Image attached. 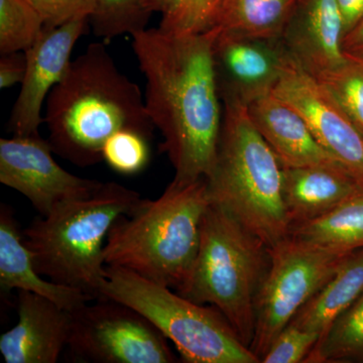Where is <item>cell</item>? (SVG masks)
<instances>
[{
  "label": "cell",
  "mask_w": 363,
  "mask_h": 363,
  "mask_svg": "<svg viewBox=\"0 0 363 363\" xmlns=\"http://www.w3.org/2000/svg\"><path fill=\"white\" fill-rule=\"evenodd\" d=\"M217 33L174 35L157 28L131 35L147 82L145 109L161 133L160 150L175 169L177 183L207 178L216 160L223 119L213 56Z\"/></svg>",
  "instance_id": "6da1fadb"
},
{
  "label": "cell",
  "mask_w": 363,
  "mask_h": 363,
  "mask_svg": "<svg viewBox=\"0 0 363 363\" xmlns=\"http://www.w3.org/2000/svg\"><path fill=\"white\" fill-rule=\"evenodd\" d=\"M44 119L54 154L81 168L104 161L105 143L116 131L152 138L156 128L140 87L119 70L102 43H92L72 60L47 98Z\"/></svg>",
  "instance_id": "7a4b0ae2"
},
{
  "label": "cell",
  "mask_w": 363,
  "mask_h": 363,
  "mask_svg": "<svg viewBox=\"0 0 363 363\" xmlns=\"http://www.w3.org/2000/svg\"><path fill=\"white\" fill-rule=\"evenodd\" d=\"M210 203L206 178L172 181L157 199H142L114 222L105 243V264L177 292L194 266Z\"/></svg>",
  "instance_id": "3957f363"
},
{
  "label": "cell",
  "mask_w": 363,
  "mask_h": 363,
  "mask_svg": "<svg viewBox=\"0 0 363 363\" xmlns=\"http://www.w3.org/2000/svg\"><path fill=\"white\" fill-rule=\"evenodd\" d=\"M222 104L216 160L206 178L210 201L271 250L290 233L283 164L253 124L247 105L234 100Z\"/></svg>",
  "instance_id": "277c9868"
},
{
  "label": "cell",
  "mask_w": 363,
  "mask_h": 363,
  "mask_svg": "<svg viewBox=\"0 0 363 363\" xmlns=\"http://www.w3.org/2000/svg\"><path fill=\"white\" fill-rule=\"evenodd\" d=\"M142 199L133 189L107 182L91 197L38 217L23 233L37 272L97 300L106 279L104 250L109 230Z\"/></svg>",
  "instance_id": "5b68a950"
},
{
  "label": "cell",
  "mask_w": 363,
  "mask_h": 363,
  "mask_svg": "<svg viewBox=\"0 0 363 363\" xmlns=\"http://www.w3.org/2000/svg\"><path fill=\"white\" fill-rule=\"evenodd\" d=\"M269 266V248L264 241L210 203L203 217L194 266L177 293L197 304L216 308L250 347L255 298Z\"/></svg>",
  "instance_id": "8992f818"
},
{
  "label": "cell",
  "mask_w": 363,
  "mask_h": 363,
  "mask_svg": "<svg viewBox=\"0 0 363 363\" xmlns=\"http://www.w3.org/2000/svg\"><path fill=\"white\" fill-rule=\"evenodd\" d=\"M105 277L99 298L140 312L174 343L183 362H260L216 308L192 302L123 267H105Z\"/></svg>",
  "instance_id": "52a82bcc"
},
{
  "label": "cell",
  "mask_w": 363,
  "mask_h": 363,
  "mask_svg": "<svg viewBox=\"0 0 363 363\" xmlns=\"http://www.w3.org/2000/svg\"><path fill=\"white\" fill-rule=\"evenodd\" d=\"M354 252L317 247L291 236L269 250V269L255 298V337L250 347L260 362L279 332Z\"/></svg>",
  "instance_id": "ba28073f"
},
{
  "label": "cell",
  "mask_w": 363,
  "mask_h": 363,
  "mask_svg": "<svg viewBox=\"0 0 363 363\" xmlns=\"http://www.w3.org/2000/svg\"><path fill=\"white\" fill-rule=\"evenodd\" d=\"M67 348L76 359L97 363H173L168 339L130 306L97 298L71 312Z\"/></svg>",
  "instance_id": "9c48e42d"
},
{
  "label": "cell",
  "mask_w": 363,
  "mask_h": 363,
  "mask_svg": "<svg viewBox=\"0 0 363 363\" xmlns=\"http://www.w3.org/2000/svg\"><path fill=\"white\" fill-rule=\"evenodd\" d=\"M52 154L49 140L40 135L0 140V182L25 196L43 217L91 197L104 185L69 173Z\"/></svg>",
  "instance_id": "30bf717a"
},
{
  "label": "cell",
  "mask_w": 363,
  "mask_h": 363,
  "mask_svg": "<svg viewBox=\"0 0 363 363\" xmlns=\"http://www.w3.org/2000/svg\"><path fill=\"white\" fill-rule=\"evenodd\" d=\"M272 93L295 109L318 143L363 182V135L316 78L291 60Z\"/></svg>",
  "instance_id": "8fae6325"
},
{
  "label": "cell",
  "mask_w": 363,
  "mask_h": 363,
  "mask_svg": "<svg viewBox=\"0 0 363 363\" xmlns=\"http://www.w3.org/2000/svg\"><path fill=\"white\" fill-rule=\"evenodd\" d=\"M88 18L68 21L56 28H45L26 52V71L9 118L13 135H40L42 116L50 92L66 75L72 52L84 32Z\"/></svg>",
  "instance_id": "7c38bea8"
},
{
  "label": "cell",
  "mask_w": 363,
  "mask_h": 363,
  "mask_svg": "<svg viewBox=\"0 0 363 363\" xmlns=\"http://www.w3.org/2000/svg\"><path fill=\"white\" fill-rule=\"evenodd\" d=\"M217 30L213 56L221 100L248 105L272 93L291 62L281 40Z\"/></svg>",
  "instance_id": "4fadbf2b"
},
{
  "label": "cell",
  "mask_w": 363,
  "mask_h": 363,
  "mask_svg": "<svg viewBox=\"0 0 363 363\" xmlns=\"http://www.w3.org/2000/svg\"><path fill=\"white\" fill-rule=\"evenodd\" d=\"M344 35L336 0H297L279 40L294 63L318 78L345 63Z\"/></svg>",
  "instance_id": "5bb4252c"
},
{
  "label": "cell",
  "mask_w": 363,
  "mask_h": 363,
  "mask_svg": "<svg viewBox=\"0 0 363 363\" xmlns=\"http://www.w3.org/2000/svg\"><path fill=\"white\" fill-rule=\"evenodd\" d=\"M18 323L0 336L7 363H56L68 345L71 312L49 298L18 291Z\"/></svg>",
  "instance_id": "9a60e30c"
},
{
  "label": "cell",
  "mask_w": 363,
  "mask_h": 363,
  "mask_svg": "<svg viewBox=\"0 0 363 363\" xmlns=\"http://www.w3.org/2000/svg\"><path fill=\"white\" fill-rule=\"evenodd\" d=\"M247 109L255 128L283 167L345 168L318 143L304 118L274 93L257 98Z\"/></svg>",
  "instance_id": "2e32d148"
},
{
  "label": "cell",
  "mask_w": 363,
  "mask_h": 363,
  "mask_svg": "<svg viewBox=\"0 0 363 363\" xmlns=\"http://www.w3.org/2000/svg\"><path fill=\"white\" fill-rule=\"evenodd\" d=\"M283 191L292 227L319 218L360 194L363 182L343 167H283Z\"/></svg>",
  "instance_id": "e0dca14e"
},
{
  "label": "cell",
  "mask_w": 363,
  "mask_h": 363,
  "mask_svg": "<svg viewBox=\"0 0 363 363\" xmlns=\"http://www.w3.org/2000/svg\"><path fill=\"white\" fill-rule=\"evenodd\" d=\"M0 286L4 291L37 294L70 312L94 300L79 289L43 279L33 264L13 210L4 204L0 207Z\"/></svg>",
  "instance_id": "ac0fdd59"
},
{
  "label": "cell",
  "mask_w": 363,
  "mask_h": 363,
  "mask_svg": "<svg viewBox=\"0 0 363 363\" xmlns=\"http://www.w3.org/2000/svg\"><path fill=\"white\" fill-rule=\"evenodd\" d=\"M362 293L363 248L345 260L326 285L301 308L289 324L313 332L321 338Z\"/></svg>",
  "instance_id": "d6986e66"
},
{
  "label": "cell",
  "mask_w": 363,
  "mask_h": 363,
  "mask_svg": "<svg viewBox=\"0 0 363 363\" xmlns=\"http://www.w3.org/2000/svg\"><path fill=\"white\" fill-rule=\"evenodd\" d=\"M289 236L309 245L340 252L363 248V192L314 220L295 224Z\"/></svg>",
  "instance_id": "ffe728a7"
},
{
  "label": "cell",
  "mask_w": 363,
  "mask_h": 363,
  "mask_svg": "<svg viewBox=\"0 0 363 363\" xmlns=\"http://www.w3.org/2000/svg\"><path fill=\"white\" fill-rule=\"evenodd\" d=\"M297 0H224L215 28L223 32L279 39Z\"/></svg>",
  "instance_id": "44dd1931"
},
{
  "label": "cell",
  "mask_w": 363,
  "mask_h": 363,
  "mask_svg": "<svg viewBox=\"0 0 363 363\" xmlns=\"http://www.w3.org/2000/svg\"><path fill=\"white\" fill-rule=\"evenodd\" d=\"M305 362H363V293L332 323Z\"/></svg>",
  "instance_id": "7402d4cb"
},
{
  "label": "cell",
  "mask_w": 363,
  "mask_h": 363,
  "mask_svg": "<svg viewBox=\"0 0 363 363\" xmlns=\"http://www.w3.org/2000/svg\"><path fill=\"white\" fill-rule=\"evenodd\" d=\"M152 13L150 0H94L89 21L95 37L111 40L145 30Z\"/></svg>",
  "instance_id": "603a6c76"
},
{
  "label": "cell",
  "mask_w": 363,
  "mask_h": 363,
  "mask_svg": "<svg viewBox=\"0 0 363 363\" xmlns=\"http://www.w3.org/2000/svg\"><path fill=\"white\" fill-rule=\"evenodd\" d=\"M44 28V20L28 0H0L1 55L26 51Z\"/></svg>",
  "instance_id": "cb8c5ba5"
},
{
  "label": "cell",
  "mask_w": 363,
  "mask_h": 363,
  "mask_svg": "<svg viewBox=\"0 0 363 363\" xmlns=\"http://www.w3.org/2000/svg\"><path fill=\"white\" fill-rule=\"evenodd\" d=\"M224 0H164L159 28L174 35H200L216 26Z\"/></svg>",
  "instance_id": "d4e9b609"
},
{
  "label": "cell",
  "mask_w": 363,
  "mask_h": 363,
  "mask_svg": "<svg viewBox=\"0 0 363 363\" xmlns=\"http://www.w3.org/2000/svg\"><path fill=\"white\" fill-rule=\"evenodd\" d=\"M316 79L363 135V59L348 56L342 65Z\"/></svg>",
  "instance_id": "484cf974"
},
{
  "label": "cell",
  "mask_w": 363,
  "mask_h": 363,
  "mask_svg": "<svg viewBox=\"0 0 363 363\" xmlns=\"http://www.w3.org/2000/svg\"><path fill=\"white\" fill-rule=\"evenodd\" d=\"M150 140L149 136L136 130L116 131L105 143L104 161L121 175L140 173L150 162Z\"/></svg>",
  "instance_id": "4316f807"
},
{
  "label": "cell",
  "mask_w": 363,
  "mask_h": 363,
  "mask_svg": "<svg viewBox=\"0 0 363 363\" xmlns=\"http://www.w3.org/2000/svg\"><path fill=\"white\" fill-rule=\"evenodd\" d=\"M320 336L292 324L283 329L262 358V363L305 362Z\"/></svg>",
  "instance_id": "83f0119b"
},
{
  "label": "cell",
  "mask_w": 363,
  "mask_h": 363,
  "mask_svg": "<svg viewBox=\"0 0 363 363\" xmlns=\"http://www.w3.org/2000/svg\"><path fill=\"white\" fill-rule=\"evenodd\" d=\"M44 20L45 28H56L68 21L88 18L94 0H28Z\"/></svg>",
  "instance_id": "f1b7e54d"
},
{
  "label": "cell",
  "mask_w": 363,
  "mask_h": 363,
  "mask_svg": "<svg viewBox=\"0 0 363 363\" xmlns=\"http://www.w3.org/2000/svg\"><path fill=\"white\" fill-rule=\"evenodd\" d=\"M26 71L25 52H9L0 59V88L2 90L21 84Z\"/></svg>",
  "instance_id": "f546056e"
},
{
  "label": "cell",
  "mask_w": 363,
  "mask_h": 363,
  "mask_svg": "<svg viewBox=\"0 0 363 363\" xmlns=\"http://www.w3.org/2000/svg\"><path fill=\"white\" fill-rule=\"evenodd\" d=\"M343 51L347 56L363 59V16L343 38Z\"/></svg>",
  "instance_id": "4dcf8cb0"
},
{
  "label": "cell",
  "mask_w": 363,
  "mask_h": 363,
  "mask_svg": "<svg viewBox=\"0 0 363 363\" xmlns=\"http://www.w3.org/2000/svg\"><path fill=\"white\" fill-rule=\"evenodd\" d=\"M336 1L342 13L345 33H348L363 16V0H336Z\"/></svg>",
  "instance_id": "1f68e13d"
},
{
  "label": "cell",
  "mask_w": 363,
  "mask_h": 363,
  "mask_svg": "<svg viewBox=\"0 0 363 363\" xmlns=\"http://www.w3.org/2000/svg\"><path fill=\"white\" fill-rule=\"evenodd\" d=\"M164 4V0H150V6L154 13H161Z\"/></svg>",
  "instance_id": "d6a6232c"
}]
</instances>
